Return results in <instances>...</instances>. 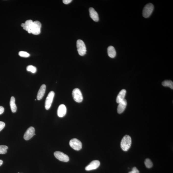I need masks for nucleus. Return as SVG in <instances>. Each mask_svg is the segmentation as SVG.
Returning a JSON list of instances; mask_svg holds the SVG:
<instances>
[{
    "instance_id": "8",
    "label": "nucleus",
    "mask_w": 173,
    "mask_h": 173,
    "mask_svg": "<svg viewBox=\"0 0 173 173\" xmlns=\"http://www.w3.org/2000/svg\"><path fill=\"white\" fill-rule=\"evenodd\" d=\"M54 155L57 159L64 162H68L69 158L67 155L65 154L60 151H56L54 153Z\"/></svg>"
},
{
    "instance_id": "10",
    "label": "nucleus",
    "mask_w": 173,
    "mask_h": 173,
    "mask_svg": "<svg viewBox=\"0 0 173 173\" xmlns=\"http://www.w3.org/2000/svg\"><path fill=\"white\" fill-rule=\"evenodd\" d=\"M35 130L34 128L30 127L28 129L24 135V139L26 141L29 140L34 135Z\"/></svg>"
},
{
    "instance_id": "15",
    "label": "nucleus",
    "mask_w": 173,
    "mask_h": 173,
    "mask_svg": "<svg viewBox=\"0 0 173 173\" xmlns=\"http://www.w3.org/2000/svg\"><path fill=\"white\" fill-rule=\"evenodd\" d=\"M33 23V21L32 20H27L25 23V26L23 27L24 29L27 31L29 33H31V29L32 27Z\"/></svg>"
},
{
    "instance_id": "9",
    "label": "nucleus",
    "mask_w": 173,
    "mask_h": 173,
    "mask_svg": "<svg viewBox=\"0 0 173 173\" xmlns=\"http://www.w3.org/2000/svg\"><path fill=\"white\" fill-rule=\"evenodd\" d=\"M100 165V162L98 160L92 161L89 165L86 166L85 170L87 171L95 170L98 168Z\"/></svg>"
},
{
    "instance_id": "23",
    "label": "nucleus",
    "mask_w": 173,
    "mask_h": 173,
    "mask_svg": "<svg viewBox=\"0 0 173 173\" xmlns=\"http://www.w3.org/2000/svg\"><path fill=\"white\" fill-rule=\"evenodd\" d=\"M19 55L20 56L24 57H28L30 56L29 54L26 52L21 51L19 53Z\"/></svg>"
},
{
    "instance_id": "21",
    "label": "nucleus",
    "mask_w": 173,
    "mask_h": 173,
    "mask_svg": "<svg viewBox=\"0 0 173 173\" xmlns=\"http://www.w3.org/2000/svg\"><path fill=\"white\" fill-rule=\"evenodd\" d=\"M145 166L148 168H150L152 167L153 165V164L152 161L150 159L148 158L146 159L145 160Z\"/></svg>"
},
{
    "instance_id": "5",
    "label": "nucleus",
    "mask_w": 173,
    "mask_h": 173,
    "mask_svg": "<svg viewBox=\"0 0 173 173\" xmlns=\"http://www.w3.org/2000/svg\"><path fill=\"white\" fill-rule=\"evenodd\" d=\"M69 145L72 148L77 151H79L82 148V142L77 139L74 138L71 140Z\"/></svg>"
},
{
    "instance_id": "3",
    "label": "nucleus",
    "mask_w": 173,
    "mask_h": 173,
    "mask_svg": "<svg viewBox=\"0 0 173 173\" xmlns=\"http://www.w3.org/2000/svg\"><path fill=\"white\" fill-rule=\"evenodd\" d=\"M154 9V6L152 4L150 3L146 4L143 10V16L146 18L149 17L153 12Z\"/></svg>"
},
{
    "instance_id": "19",
    "label": "nucleus",
    "mask_w": 173,
    "mask_h": 173,
    "mask_svg": "<svg viewBox=\"0 0 173 173\" xmlns=\"http://www.w3.org/2000/svg\"><path fill=\"white\" fill-rule=\"evenodd\" d=\"M162 85L165 87H167L173 89V83L170 80H166L164 81L162 83Z\"/></svg>"
},
{
    "instance_id": "7",
    "label": "nucleus",
    "mask_w": 173,
    "mask_h": 173,
    "mask_svg": "<svg viewBox=\"0 0 173 173\" xmlns=\"http://www.w3.org/2000/svg\"><path fill=\"white\" fill-rule=\"evenodd\" d=\"M41 26V24L40 21H34L31 29V33L36 35L40 34Z\"/></svg>"
},
{
    "instance_id": "6",
    "label": "nucleus",
    "mask_w": 173,
    "mask_h": 173,
    "mask_svg": "<svg viewBox=\"0 0 173 173\" xmlns=\"http://www.w3.org/2000/svg\"><path fill=\"white\" fill-rule=\"evenodd\" d=\"M54 96L55 93L53 91H50L48 95L45 102V108L47 110L50 109L51 107Z\"/></svg>"
},
{
    "instance_id": "11",
    "label": "nucleus",
    "mask_w": 173,
    "mask_h": 173,
    "mask_svg": "<svg viewBox=\"0 0 173 173\" xmlns=\"http://www.w3.org/2000/svg\"><path fill=\"white\" fill-rule=\"evenodd\" d=\"M67 108L66 106L64 104H61L58 107L57 114L58 117H63L66 114Z\"/></svg>"
},
{
    "instance_id": "25",
    "label": "nucleus",
    "mask_w": 173,
    "mask_h": 173,
    "mask_svg": "<svg viewBox=\"0 0 173 173\" xmlns=\"http://www.w3.org/2000/svg\"><path fill=\"white\" fill-rule=\"evenodd\" d=\"M5 126V124L4 122L0 121V132L3 129Z\"/></svg>"
},
{
    "instance_id": "17",
    "label": "nucleus",
    "mask_w": 173,
    "mask_h": 173,
    "mask_svg": "<svg viewBox=\"0 0 173 173\" xmlns=\"http://www.w3.org/2000/svg\"><path fill=\"white\" fill-rule=\"evenodd\" d=\"M107 53L108 56L110 57L113 58L115 57L116 55V52L115 49L113 47L110 46L107 49Z\"/></svg>"
},
{
    "instance_id": "27",
    "label": "nucleus",
    "mask_w": 173,
    "mask_h": 173,
    "mask_svg": "<svg viewBox=\"0 0 173 173\" xmlns=\"http://www.w3.org/2000/svg\"><path fill=\"white\" fill-rule=\"evenodd\" d=\"M4 109L2 106H0V115L4 113Z\"/></svg>"
},
{
    "instance_id": "28",
    "label": "nucleus",
    "mask_w": 173,
    "mask_h": 173,
    "mask_svg": "<svg viewBox=\"0 0 173 173\" xmlns=\"http://www.w3.org/2000/svg\"><path fill=\"white\" fill-rule=\"evenodd\" d=\"M3 163V161L2 160H0V166H1Z\"/></svg>"
},
{
    "instance_id": "20",
    "label": "nucleus",
    "mask_w": 173,
    "mask_h": 173,
    "mask_svg": "<svg viewBox=\"0 0 173 173\" xmlns=\"http://www.w3.org/2000/svg\"><path fill=\"white\" fill-rule=\"evenodd\" d=\"M8 146L5 145H0V154H4L7 153Z\"/></svg>"
},
{
    "instance_id": "13",
    "label": "nucleus",
    "mask_w": 173,
    "mask_h": 173,
    "mask_svg": "<svg viewBox=\"0 0 173 173\" xmlns=\"http://www.w3.org/2000/svg\"><path fill=\"white\" fill-rule=\"evenodd\" d=\"M89 14L90 17L93 21L97 22L99 21V19L98 13L93 7L89 9Z\"/></svg>"
},
{
    "instance_id": "12",
    "label": "nucleus",
    "mask_w": 173,
    "mask_h": 173,
    "mask_svg": "<svg viewBox=\"0 0 173 173\" xmlns=\"http://www.w3.org/2000/svg\"><path fill=\"white\" fill-rule=\"evenodd\" d=\"M117 108V112L118 113L121 114L123 113L126 108L127 105V101L125 99L122 100L120 103H119Z\"/></svg>"
},
{
    "instance_id": "2",
    "label": "nucleus",
    "mask_w": 173,
    "mask_h": 173,
    "mask_svg": "<svg viewBox=\"0 0 173 173\" xmlns=\"http://www.w3.org/2000/svg\"><path fill=\"white\" fill-rule=\"evenodd\" d=\"M77 47L78 54L81 56H83L86 53V48L85 44L83 40H78L77 41Z\"/></svg>"
},
{
    "instance_id": "1",
    "label": "nucleus",
    "mask_w": 173,
    "mask_h": 173,
    "mask_svg": "<svg viewBox=\"0 0 173 173\" xmlns=\"http://www.w3.org/2000/svg\"><path fill=\"white\" fill-rule=\"evenodd\" d=\"M132 144V139L130 136L126 135L122 138L121 143V147L124 151H128Z\"/></svg>"
},
{
    "instance_id": "18",
    "label": "nucleus",
    "mask_w": 173,
    "mask_h": 173,
    "mask_svg": "<svg viewBox=\"0 0 173 173\" xmlns=\"http://www.w3.org/2000/svg\"><path fill=\"white\" fill-rule=\"evenodd\" d=\"M10 105L11 111L13 113H15L17 110V107L15 103V99L14 97L12 96L11 97Z\"/></svg>"
},
{
    "instance_id": "26",
    "label": "nucleus",
    "mask_w": 173,
    "mask_h": 173,
    "mask_svg": "<svg viewBox=\"0 0 173 173\" xmlns=\"http://www.w3.org/2000/svg\"><path fill=\"white\" fill-rule=\"evenodd\" d=\"M72 0H64L63 1V3L65 4H68L71 2Z\"/></svg>"
},
{
    "instance_id": "4",
    "label": "nucleus",
    "mask_w": 173,
    "mask_h": 173,
    "mask_svg": "<svg viewBox=\"0 0 173 173\" xmlns=\"http://www.w3.org/2000/svg\"><path fill=\"white\" fill-rule=\"evenodd\" d=\"M72 96L74 100L78 103H80L83 100V97L82 93L78 88H75L73 90Z\"/></svg>"
},
{
    "instance_id": "24",
    "label": "nucleus",
    "mask_w": 173,
    "mask_h": 173,
    "mask_svg": "<svg viewBox=\"0 0 173 173\" xmlns=\"http://www.w3.org/2000/svg\"><path fill=\"white\" fill-rule=\"evenodd\" d=\"M129 173H140V172L137 168L134 167L132 168V171L130 172Z\"/></svg>"
},
{
    "instance_id": "22",
    "label": "nucleus",
    "mask_w": 173,
    "mask_h": 173,
    "mask_svg": "<svg viewBox=\"0 0 173 173\" xmlns=\"http://www.w3.org/2000/svg\"><path fill=\"white\" fill-rule=\"evenodd\" d=\"M26 70L28 71L31 72L33 74L36 73L37 71L36 68L32 65L28 66L26 68Z\"/></svg>"
},
{
    "instance_id": "16",
    "label": "nucleus",
    "mask_w": 173,
    "mask_h": 173,
    "mask_svg": "<svg viewBox=\"0 0 173 173\" xmlns=\"http://www.w3.org/2000/svg\"><path fill=\"white\" fill-rule=\"evenodd\" d=\"M126 91L125 89H123L120 91L117 96L116 101L117 103H119L124 99L125 96Z\"/></svg>"
},
{
    "instance_id": "14",
    "label": "nucleus",
    "mask_w": 173,
    "mask_h": 173,
    "mask_svg": "<svg viewBox=\"0 0 173 173\" xmlns=\"http://www.w3.org/2000/svg\"><path fill=\"white\" fill-rule=\"evenodd\" d=\"M46 86L45 84H43L40 87V89L38 92L37 95V99L38 100H40L43 97L46 91Z\"/></svg>"
}]
</instances>
